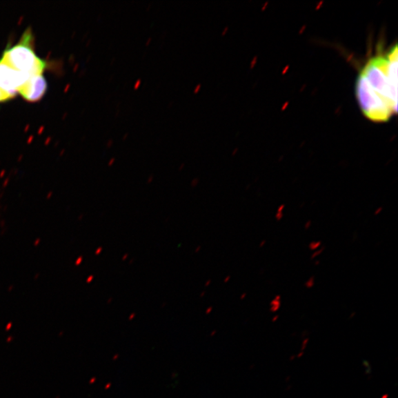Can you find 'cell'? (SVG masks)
<instances>
[{
	"mask_svg": "<svg viewBox=\"0 0 398 398\" xmlns=\"http://www.w3.org/2000/svg\"><path fill=\"white\" fill-rule=\"evenodd\" d=\"M361 72L375 91L390 105L394 114L397 111V47L395 45L386 56L375 57L365 64Z\"/></svg>",
	"mask_w": 398,
	"mask_h": 398,
	"instance_id": "6da1fadb",
	"label": "cell"
},
{
	"mask_svg": "<svg viewBox=\"0 0 398 398\" xmlns=\"http://www.w3.org/2000/svg\"><path fill=\"white\" fill-rule=\"evenodd\" d=\"M34 36L28 29L16 45L5 50L2 59L14 69L30 75L44 72L47 63L35 52Z\"/></svg>",
	"mask_w": 398,
	"mask_h": 398,
	"instance_id": "7a4b0ae2",
	"label": "cell"
},
{
	"mask_svg": "<svg viewBox=\"0 0 398 398\" xmlns=\"http://www.w3.org/2000/svg\"><path fill=\"white\" fill-rule=\"evenodd\" d=\"M357 98L364 115L376 123L388 121L394 112L361 72L356 83Z\"/></svg>",
	"mask_w": 398,
	"mask_h": 398,
	"instance_id": "3957f363",
	"label": "cell"
},
{
	"mask_svg": "<svg viewBox=\"0 0 398 398\" xmlns=\"http://www.w3.org/2000/svg\"><path fill=\"white\" fill-rule=\"evenodd\" d=\"M30 74L20 72L0 59V90L13 99Z\"/></svg>",
	"mask_w": 398,
	"mask_h": 398,
	"instance_id": "277c9868",
	"label": "cell"
},
{
	"mask_svg": "<svg viewBox=\"0 0 398 398\" xmlns=\"http://www.w3.org/2000/svg\"><path fill=\"white\" fill-rule=\"evenodd\" d=\"M48 90V82L43 73L30 75L18 92L28 102H38L44 98Z\"/></svg>",
	"mask_w": 398,
	"mask_h": 398,
	"instance_id": "5b68a950",
	"label": "cell"
},
{
	"mask_svg": "<svg viewBox=\"0 0 398 398\" xmlns=\"http://www.w3.org/2000/svg\"><path fill=\"white\" fill-rule=\"evenodd\" d=\"M12 100H13L12 98H10L8 94L0 90V103H5Z\"/></svg>",
	"mask_w": 398,
	"mask_h": 398,
	"instance_id": "8992f818",
	"label": "cell"
},
{
	"mask_svg": "<svg viewBox=\"0 0 398 398\" xmlns=\"http://www.w3.org/2000/svg\"><path fill=\"white\" fill-rule=\"evenodd\" d=\"M141 83L142 81L141 79L137 80L134 85V88L137 90L139 87H141Z\"/></svg>",
	"mask_w": 398,
	"mask_h": 398,
	"instance_id": "52a82bcc",
	"label": "cell"
},
{
	"mask_svg": "<svg viewBox=\"0 0 398 398\" xmlns=\"http://www.w3.org/2000/svg\"><path fill=\"white\" fill-rule=\"evenodd\" d=\"M201 89V84L199 83L198 85L196 86L195 90H193V92H195V93H198Z\"/></svg>",
	"mask_w": 398,
	"mask_h": 398,
	"instance_id": "ba28073f",
	"label": "cell"
},
{
	"mask_svg": "<svg viewBox=\"0 0 398 398\" xmlns=\"http://www.w3.org/2000/svg\"><path fill=\"white\" fill-rule=\"evenodd\" d=\"M152 37H149V38L148 39L146 43V46H149V44H150V41H152Z\"/></svg>",
	"mask_w": 398,
	"mask_h": 398,
	"instance_id": "9c48e42d",
	"label": "cell"
},
{
	"mask_svg": "<svg viewBox=\"0 0 398 398\" xmlns=\"http://www.w3.org/2000/svg\"><path fill=\"white\" fill-rule=\"evenodd\" d=\"M227 30H228V28H225L224 30L222 32V35H224V34L226 33V32H227Z\"/></svg>",
	"mask_w": 398,
	"mask_h": 398,
	"instance_id": "30bf717a",
	"label": "cell"
},
{
	"mask_svg": "<svg viewBox=\"0 0 398 398\" xmlns=\"http://www.w3.org/2000/svg\"><path fill=\"white\" fill-rule=\"evenodd\" d=\"M128 134H126L123 138V141H125V139L128 137Z\"/></svg>",
	"mask_w": 398,
	"mask_h": 398,
	"instance_id": "8fae6325",
	"label": "cell"
}]
</instances>
